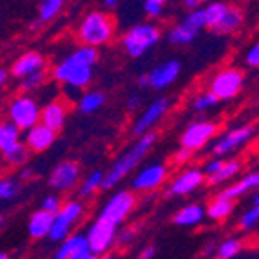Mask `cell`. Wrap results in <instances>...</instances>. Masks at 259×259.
I'll return each mask as SVG.
<instances>
[{"instance_id":"obj_7","label":"cell","mask_w":259,"mask_h":259,"mask_svg":"<svg viewBox=\"0 0 259 259\" xmlns=\"http://www.w3.org/2000/svg\"><path fill=\"white\" fill-rule=\"evenodd\" d=\"M83 216V203L78 199H71L67 203H62L60 210L53 216V225L49 230V239L53 241H62L64 238H67L71 234L76 221H80V218Z\"/></svg>"},{"instance_id":"obj_11","label":"cell","mask_w":259,"mask_h":259,"mask_svg":"<svg viewBox=\"0 0 259 259\" xmlns=\"http://www.w3.org/2000/svg\"><path fill=\"white\" fill-rule=\"evenodd\" d=\"M134 205H136V196L131 190H118L105 201V205L100 210V218H104L118 227L127 220Z\"/></svg>"},{"instance_id":"obj_13","label":"cell","mask_w":259,"mask_h":259,"mask_svg":"<svg viewBox=\"0 0 259 259\" xmlns=\"http://www.w3.org/2000/svg\"><path fill=\"white\" fill-rule=\"evenodd\" d=\"M168 98H156L152 100L147 107L143 109V112L136 118V121L133 123V134L134 136H142V134H147L149 131H152V127L161 120V118L167 114L168 111Z\"/></svg>"},{"instance_id":"obj_18","label":"cell","mask_w":259,"mask_h":259,"mask_svg":"<svg viewBox=\"0 0 259 259\" xmlns=\"http://www.w3.org/2000/svg\"><path fill=\"white\" fill-rule=\"evenodd\" d=\"M56 140V131L49 129L44 123H36V125L29 127L26 131V145L31 152H44L51 147Z\"/></svg>"},{"instance_id":"obj_8","label":"cell","mask_w":259,"mask_h":259,"mask_svg":"<svg viewBox=\"0 0 259 259\" xmlns=\"http://www.w3.org/2000/svg\"><path fill=\"white\" fill-rule=\"evenodd\" d=\"M205 27V17L203 9H192L189 11L183 20H180L176 26H172L167 33V40L172 46H187L190 44L196 36L199 35V31Z\"/></svg>"},{"instance_id":"obj_30","label":"cell","mask_w":259,"mask_h":259,"mask_svg":"<svg viewBox=\"0 0 259 259\" xmlns=\"http://www.w3.org/2000/svg\"><path fill=\"white\" fill-rule=\"evenodd\" d=\"M104 104H105L104 93L87 91L78 100V109H80V112H83V114H93V112H96L98 109L104 107Z\"/></svg>"},{"instance_id":"obj_10","label":"cell","mask_w":259,"mask_h":259,"mask_svg":"<svg viewBox=\"0 0 259 259\" xmlns=\"http://www.w3.org/2000/svg\"><path fill=\"white\" fill-rule=\"evenodd\" d=\"M9 121H13L20 131H27L40 121V107L35 98L22 95L13 98L8 109Z\"/></svg>"},{"instance_id":"obj_27","label":"cell","mask_w":259,"mask_h":259,"mask_svg":"<svg viewBox=\"0 0 259 259\" xmlns=\"http://www.w3.org/2000/svg\"><path fill=\"white\" fill-rule=\"evenodd\" d=\"M234 199L225 198L223 194H218L216 198L212 199L210 203H208L207 210H205V216H208L210 220L214 221H221V220H227L234 212Z\"/></svg>"},{"instance_id":"obj_19","label":"cell","mask_w":259,"mask_h":259,"mask_svg":"<svg viewBox=\"0 0 259 259\" xmlns=\"http://www.w3.org/2000/svg\"><path fill=\"white\" fill-rule=\"evenodd\" d=\"M46 67V58L36 51H27L24 55H20L15 60V64L11 65V76L22 80L27 74H33L36 71H44Z\"/></svg>"},{"instance_id":"obj_43","label":"cell","mask_w":259,"mask_h":259,"mask_svg":"<svg viewBox=\"0 0 259 259\" xmlns=\"http://www.w3.org/2000/svg\"><path fill=\"white\" fill-rule=\"evenodd\" d=\"M134 239V230L133 229H125L121 230L120 234L116 232V241L121 243V245H127V243H131Z\"/></svg>"},{"instance_id":"obj_9","label":"cell","mask_w":259,"mask_h":259,"mask_svg":"<svg viewBox=\"0 0 259 259\" xmlns=\"http://www.w3.org/2000/svg\"><path fill=\"white\" fill-rule=\"evenodd\" d=\"M116 229L118 227L114 223H111V221L104 220V218L100 216L96 218L85 234L89 250L96 255L109 252V248L116 243Z\"/></svg>"},{"instance_id":"obj_5","label":"cell","mask_w":259,"mask_h":259,"mask_svg":"<svg viewBox=\"0 0 259 259\" xmlns=\"http://www.w3.org/2000/svg\"><path fill=\"white\" fill-rule=\"evenodd\" d=\"M243 85H245V73L234 69V67H227V69H221L220 73L214 74L210 85H208V91L220 102H229L243 91Z\"/></svg>"},{"instance_id":"obj_16","label":"cell","mask_w":259,"mask_h":259,"mask_svg":"<svg viewBox=\"0 0 259 259\" xmlns=\"http://www.w3.org/2000/svg\"><path fill=\"white\" fill-rule=\"evenodd\" d=\"M205 182V174L201 168L190 167L183 172H180L176 178H174L170 185L167 189L168 196H187L192 194L194 190H198L199 187L203 185Z\"/></svg>"},{"instance_id":"obj_26","label":"cell","mask_w":259,"mask_h":259,"mask_svg":"<svg viewBox=\"0 0 259 259\" xmlns=\"http://www.w3.org/2000/svg\"><path fill=\"white\" fill-rule=\"evenodd\" d=\"M205 220V208L199 203H190L182 207L174 214V223L178 227H196Z\"/></svg>"},{"instance_id":"obj_51","label":"cell","mask_w":259,"mask_h":259,"mask_svg":"<svg viewBox=\"0 0 259 259\" xmlns=\"http://www.w3.org/2000/svg\"><path fill=\"white\" fill-rule=\"evenodd\" d=\"M98 259H116V257H114V254H111V252H105V254H100Z\"/></svg>"},{"instance_id":"obj_25","label":"cell","mask_w":259,"mask_h":259,"mask_svg":"<svg viewBox=\"0 0 259 259\" xmlns=\"http://www.w3.org/2000/svg\"><path fill=\"white\" fill-rule=\"evenodd\" d=\"M241 167H243V161L238 160V158L223 160V165L220 167V170L214 172L212 176H207L208 185L218 187V185H223V183L230 182V180H234V178L241 172Z\"/></svg>"},{"instance_id":"obj_37","label":"cell","mask_w":259,"mask_h":259,"mask_svg":"<svg viewBox=\"0 0 259 259\" xmlns=\"http://www.w3.org/2000/svg\"><path fill=\"white\" fill-rule=\"evenodd\" d=\"M20 82L22 87H24V91H36L46 82V71H36L33 74H27V76L22 78Z\"/></svg>"},{"instance_id":"obj_17","label":"cell","mask_w":259,"mask_h":259,"mask_svg":"<svg viewBox=\"0 0 259 259\" xmlns=\"http://www.w3.org/2000/svg\"><path fill=\"white\" fill-rule=\"evenodd\" d=\"M147 74H149V87H152L156 91H161V89L170 87L180 78V74H182V64H180V60L170 58V60L163 62V64L156 65L154 69Z\"/></svg>"},{"instance_id":"obj_52","label":"cell","mask_w":259,"mask_h":259,"mask_svg":"<svg viewBox=\"0 0 259 259\" xmlns=\"http://www.w3.org/2000/svg\"><path fill=\"white\" fill-rule=\"evenodd\" d=\"M102 2H104L107 8H114V6L118 4V0H102Z\"/></svg>"},{"instance_id":"obj_50","label":"cell","mask_w":259,"mask_h":259,"mask_svg":"<svg viewBox=\"0 0 259 259\" xmlns=\"http://www.w3.org/2000/svg\"><path fill=\"white\" fill-rule=\"evenodd\" d=\"M6 82H8V71L0 69V89L6 85Z\"/></svg>"},{"instance_id":"obj_29","label":"cell","mask_w":259,"mask_h":259,"mask_svg":"<svg viewBox=\"0 0 259 259\" xmlns=\"http://www.w3.org/2000/svg\"><path fill=\"white\" fill-rule=\"evenodd\" d=\"M67 0H40L38 4V18H36V26L38 24H48L55 20L60 11L64 9Z\"/></svg>"},{"instance_id":"obj_38","label":"cell","mask_w":259,"mask_h":259,"mask_svg":"<svg viewBox=\"0 0 259 259\" xmlns=\"http://www.w3.org/2000/svg\"><path fill=\"white\" fill-rule=\"evenodd\" d=\"M167 0H145L143 4V9H145V15H147L151 20H158L163 15V9Z\"/></svg>"},{"instance_id":"obj_1","label":"cell","mask_w":259,"mask_h":259,"mask_svg":"<svg viewBox=\"0 0 259 259\" xmlns=\"http://www.w3.org/2000/svg\"><path fill=\"white\" fill-rule=\"evenodd\" d=\"M96 62H98V49L91 46H80L55 65L53 76L62 85L80 91L93 82Z\"/></svg>"},{"instance_id":"obj_41","label":"cell","mask_w":259,"mask_h":259,"mask_svg":"<svg viewBox=\"0 0 259 259\" xmlns=\"http://www.w3.org/2000/svg\"><path fill=\"white\" fill-rule=\"evenodd\" d=\"M245 62L248 67H254V69L257 67L259 65V44H252L250 49H248L245 55Z\"/></svg>"},{"instance_id":"obj_35","label":"cell","mask_w":259,"mask_h":259,"mask_svg":"<svg viewBox=\"0 0 259 259\" xmlns=\"http://www.w3.org/2000/svg\"><path fill=\"white\" fill-rule=\"evenodd\" d=\"M259 223V205H252L250 208H246L239 218V229L245 232H250L257 227Z\"/></svg>"},{"instance_id":"obj_48","label":"cell","mask_w":259,"mask_h":259,"mask_svg":"<svg viewBox=\"0 0 259 259\" xmlns=\"http://www.w3.org/2000/svg\"><path fill=\"white\" fill-rule=\"evenodd\" d=\"M136 83H138L140 89H147V87H149V74L147 73H145V74H140L138 80H136Z\"/></svg>"},{"instance_id":"obj_44","label":"cell","mask_w":259,"mask_h":259,"mask_svg":"<svg viewBox=\"0 0 259 259\" xmlns=\"http://www.w3.org/2000/svg\"><path fill=\"white\" fill-rule=\"evenodd\" d=\"M140 105H142V96L140 95H129V98H127V107H129L131 111H134V109H138Z\"/></svg>"},{"instance_id":"obj_6","label":"cell","mask_w":259,"mask_h":259,"mask_svg":"<svg viewBox=\"0 0 259 259\" xmlns=\"http://www.w3.org/2000/svg\"><path fill=\"white\" fill-rule=\"evenodd\" d=\"M255 136V127L254 125H239L229 129L225 134L218 136L210 145V152L218 158L229 156L238 152L239 149H243L248 142H252Z\"/></svg>"},{"instance_id":"obj_14","label":"cell","mask_w":259,"mask_h":259,"mask_svg":"<svg viewBox=\"0 0 259 259\" xmlns=\"http://www.w3.org/2000/svg\"><path fill=\"white\" fill-rule=\"evenodd\" d=\"M78 180H80V167L76 161L67 160L53 167L49 174V187L58 192H69L76 187Z\"/></svg>"},{"instance_id":"obj_2","label":"cell","mask_w":259,"mask_h":259,"mask_svg":"<svg viewBox=\"0 0 259 259\" xmlns=\"http://www.w3.org/2000/svg\"><path fill=\"white\" fill-rule=\"evenodd\" d=\"M154 142H156V133H152V131H149L147 134L138 136V140L114 160V163L109 167L107 172H104V180H102V187H100V189L111 190V189H114L121 180H125L134 168L142 163L143 158L149 154V151L152 149Z\"/></svg>"},{"instance_id":"obj_46","label":"cell","mask_w":259,"mask_h":259,"mask_svg":"<svg viewBox=\"0 0 259 259\" xmlns=\"http://www.w3.org/2000/svg\"><path fill=\"white\" fill-rule=\"evenodd\" d=\"M67 259H98V255L93 254L91 250H85V252H80V254L71 255V257H67Z\"/></svg>"},{"instance_id":"obj_55","label":"cell","mask_w":259,"mask_h":259,"mask_svg":"<svg viewBox=\"0 0 259 259\" xmlns=\"http://www.w3.org/2000/svg\"><path fill=\"white\" fill-rule=\"evenodd\" d=\"M212 259H223V257H220V255H216V257H212Z\"/></svg>"},{"instance_id":"obj_33","label":"cell","mask_w":259,"mask_h":259,"mask_svg":"<svg viewBox=\"0 0 259 259\" xmlns=\"http://www.w3.org/2000/svg\"><path fill=\"white\" fill-rule=\"evenodd\" d=\"M20 182L17 178H0V201H11L20 194Z\"/></svg>"},{"instance_id":"obj_24","label":"cell","mask_w":259,"mask_h":259,"mask_svg":"<svg viewBox=\"0 0 259 259\" xmlns=\"http://www.w3.org/2000/svg\"><path fill=\"white\" fill-rule=\"evenodd\" d=\"M53 216L55 214H49V212L42 210V208L33 212L29 218V223H27V232H29L31 238L33 239L48 238L53 225Z\"/></svg>"},{"instance_id":"obj_23","label":"cell","mask_w":259,"mask_h":259,"mask_svg":"<svg viewBox=\"0 0 259 259\" xmlns=\"http://www.w3.org/2000/svg\"><path fill=\"white\" fill-rule=\"evenodd\" d=\"M259 185V174L257 170H252V172L245 174L243 178H239L238 182L232 183V185H229L225 190H221L220 194H223L225 198L229 199H236L241 198V196H245L246 192H250V190H255Z\"/></svg>"},{"instance_id":"obj_31","label":"cell","mask_w":259,"mask_h":259,"mask_svg":"<svg viewBox=\"0 0 259 259\" xmlns=\"http://www.w3.org/2000/svg\"><path fill=\"white\" fill-rule=\"evenodd\" d=\"M102 180H104V170H100V168L93 170V172L89 174V176H85V180L80 183V187H78V196H80V198H89V196H93L96 190H100V187H102Z\"/></svg>"},{"instance_id":"obj_12","label":"cell","mask_w":259,"mask_h":259,"mask_svg":"<svg viewBox=\"0 0 259 259\" xmlns=\"http://www.w3.org/2000/svg\"><path fill=\"white\" fill-rule=\"evenodd\" d=\"M218 133V123L210 120H199L192 121L182 134V147H187L190 151H199L207 143L212 142V138Z\"/></svg>"},{"instance_id":"obj_40","label":"cell","mask_w":259,"mask_h":259,"mask_svg":"<svg viewBox=\"0 0 259 259\" xmlns=\"http://www.w3.org/2000/svg\"><path fill=\"white\" fill-rule=\"evenodd\" d=\"M223 165V158H218V156H214V158H210V160H207L205 161V165H203V174L205 176H212L214 172H218L220 170V167Z\"/></svg>"},{"instance_id":"obj_20","label":"cell","mask_w":259,"mask_h":259,"mask_svg":"<svg viewBox=\"0 0 259 259\" xmlns=\"http://www.w3.org/2000/svg\"><path fill=\"white\" fill-rule=\"evenodd\" d=\"M243 20H245L243 9L238 8V6L227 4L221 18L218 20V24L212 27L210 31L216 33V35H232V33H236V31L243 26Z\"/></svg>"},{"instance_id":"obj_22","label":"cell","mask_w":259,"mask_h":259,"mask_svg":"<svg viewBox=\"0 0 259 259\" xmlns=\"http://www.w3.org/2000/svg\"><path fill=\"white\" fill-rule=\"evenodd\" d=\"M89 250V245H87L85 234H69L67 238H64L60 241V246L56 248L53 259H67L74 254H80V252Z\"/></svg>"},{"instance_id":"obj_28","label":"cell","mask_w":259,"mask_h":259,"mask_svg":"<svg viewBox=\"0 0 259 259\" xmlns=\"http://www.w3.org/2000/svg\"><path fill=\"white\" fill-rule=\"evenodd\" d=\"M22 138V131L15 125L13 121H0V152H6Z\"/></svg>"},{"instance_id":"obj_47","label":"cell","mask_w":259,"mask_h":259,"mask_svg":"<svg viewBox=\"0 0 259 259\" xmlns=\"http://www.w3.org/2000/svg\"><path fill=\"white\" fill-rule=\"evenodd\" d=\"M183 6H185L189 11H192V9H198L199 6H201V0H182Z\"/></svg>"},{"instance_id":"obj_4","label":"cell","mask_w":259,"mask_h":259,"mask_svg":"<svg viewBox=\"0 0 259 259\" xmlns=\"http://www.w3.org/2000/svg\"><path fill=\"white\" fill-rule=\"evenodd\" d=\"M161 38V29L154 22H142L129 27L121 36V48L131 58H142L147 55Z\"/></svg>"},{"instance_id":"obj_45","label":"cell","mask_w":259,"mask_h":259,"mask_svg":"<svg viewBox=\"0 0 259 259\" xmlns=\"http://www.w3.org/2000/svg\"><path fill=\"white\" fill-rule=\"evenodd\" d=\"M156 255V248L154 246H147V248H143L142 252H140V257L138 259H154Z\"/></svg>"},{"instance_id":"obj_34","label":"cell","mask_w":259,"mask_h":259,"mask_svg":"<svg viewBox=\"0 0 259 259\" xmlns=\"http://www.w3.org/2000/svg\"><path fill=\"white\" fill-rule=\"evenodd\" d=\"M218 104H220V100L212 95L210 91H205L192 100V109H194L196 112H207V111H210V109L216 107Z\"/></svg>"},{"instance_id":"obj_36","label":"cell","mask_w":259,"mask_h":259,"mask_svg":"<svg viewBox=\"0 0 259 259\" xmlns=\"http://www.w3.org/2000/svg\"><path fill=\"white\" fill-rule=\"evenodd\" d=\"M243 248V243L236 238H230V239H225L220 246H218V255L223 259H234L236 255L241 252Z\"/></svg>"},{"instance_id":"obj_21","label":"cell","mask_w":259,"mask_h":259,"mask_svg":"<svg viewBox=\"0 0 259 259\" xmlns=\"http://www.w3.org/2000/svg\"><path fill=\"white\" fill-rule=\"evenodd\" d=\"M67 118V109L62 102H51L44 109H40V123L53 131H60Z\"/></svg>"},{"instance_id":"obj_15","label":"cell","mask_w":259,"mask_h":259,"mask_svg":"<svg viewBox=\"0 0 259 259\" xmlns=\"http://www.w3.org/2000/svg\"><path fill=\"white\" fill-rule=\"evenodd\" d=\"M168 168L165 163H151L147 167H143L136 176L133 178V190L136 192H149L154 190L167 180Z\"/></svg>"},{"instance_id":"obj_42","label":"cell","mask_w":259,"mask_h":259,"mask_svg":"<svg viewBox=\"0 0 259 259\" xmlns=\"http://www.w3.org/2000/svg\"><path fill=\"white\" fill-rule=\"evenodd\" d=\"M172 160H174V163H178V165L187 163V161L192 160V151H190V149H187V147H180L176 152H174Z\"/></svg>"},{"instance_id":"obj_39","label":"cell","mask_w":259,"mask_h":259,"mask_svg":"<svg viewBox=\"0 0 259 259\" xmlns=\"http://www.w3.org/2000/svg\"><path fill=\"white\" fill-rule=\"evenodd\" d=\"M60 207H62V201L56 194H48L42 199V203H40V208L49 212V214H56V212L60 210Z\"/></svg>"},{"instance_id":"obj_49","label":"cell","mask_w":259,"mask_h":259,"mask_svg":"<svg viewBox=\"0 0 259 259\" xmlns=\"http://www.w3.org/2000/svg\"><path fill=\"white\" fill-rule=\"evenodd\" d=\"M31 172H33V170H31L29 167H26V168H22L20 172H18V176H20V180H29Z\"/></svg>"},{"instance_id":"obj_56","label":"cell","mask_w":259,"mask_h":259,"mask_svg":"<svg viewBox=\"0 0 259 259\" xmlns=\"http://www.w3.org/2000/svg\"><path fill=\"white\" fill-rule=\"evenodd\" d=\"M201 2H212V0H201Z\"/></svg>"},{"instance_id":"obj_32","label":"cell","mask_w":259,"mask_h":259,"mask_svg":"<svg viewBox=\"0 0 259 259\" xmlns=\"http://www.w3.org/2000/svg\"><path fill=\"white\" fill-rule=\"evenodd\" d=\"M2 156H4V160L8 161L9 165H13V167H20V165L26 163L27 158H29V149H27L22 142H18V143H15L11 149H8L6 152H2Z\"/></svg>"},{"instance_id":"obj_53","label":"cell","mask_w":259,"mask_h":259,"mask_svg":"<svg viewBox=\"0 0 259 259\" xmlns=\"http://www.w3.org/2000/svg\"><path fill=\"white\" fill-rule=\"evenodd\" d=\"M0 259H9V255L6 254V252H2V250H0Z\"/></svg>"},{"instance_id":"obj_54","label":"cell","mask_w":259,"mask_h":259,"mask_svg":"<svg viewBox=\"0 0 259 259\" xmlns=\"http://www.w3.org/2000/svg\"><path fill=\"white\" fill-rule=\"evenodd\" d=\"M4 223V218H2V214H0V225Z\"/></svg>"},{"instance_id":"obj_3","label":"cell","mask_w":259,"mask_h":259,"mask_svg":"<svg viewBox=\"0 0 259 259\" xmlns=\"http://www.w3.org/2000/svg\"><path fill=\"white\" fill-rule=\"evenodd\" d=\"M116 33L114 20L105 11H91L82 18L78 24L76 36L82 42V46H91V48H102L107 46Z\"/></svg>"}]
</instances>
